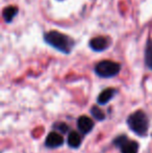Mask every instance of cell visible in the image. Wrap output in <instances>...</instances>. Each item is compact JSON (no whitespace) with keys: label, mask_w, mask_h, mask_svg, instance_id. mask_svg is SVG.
Returning a JSON list of instances; mask_svg holds the SVG:
<instances>
[{"label":"cell","mask_w":152,"mask_h":153,"mask_svg":"<svg viewBox=\"0 0 152 153\" xmlns=\"http://www.w3.org/2000/svg\"><path fill=\"white\" fill-rule=\"evenodd\" d=\"M110 38H106V36H96V38H93L90 41L89 46L95 52H101V51L106 50L110 47Z\"/></svg>","instance_id":"obj_5"},{"label":"cell","mask_w":152,"mask_h":153,"mask_svg":"<svg viewBox=\"0 0 152 153\" xmlns=\"http://www.w3.org/2000/svg\"><path fill=\"white\" fill-rule=\"evenodd\" d=\"M127 125L129 129L139 137H146L149 130V118L142 109L132 113L127 118Z\"/></svg>","instance_id":"obj_2"},{"label":"cell","mask_w":152,"mask_h":153,"mask_svg":"<svg viewBox=\"0 0 152 153\" xmlns=\"http://www.w3.org/2000/svg\"><path fill=\"white\" fill-rule=\"evenodd\" d=\"M145 65L149 70L152 71V39L148 40L145 49Z\"/></svg>","instance_id":"obj_11"},{"label":"cell","mask_w":152,"mask_h":153,"mask_svg":"<svg viewBox=\"0 0 152 153\" xmlns=\"http://www.w3.org/2000/svg\"><path fill=\"white\" fill-rule=\"evenodd\" d=\"M18 12H19V10L16 6H14V5L6 6L3 10V12H2V16H3L4 21H5L6 23H10L14 20L15 17L17 16Z\"/></svg>","instance_id":"obj_9"},{"label":"cell","mask_w":152,"mask_h":153,"mask_svg":"<svg viewBox=\"0 0 152 153\" xmlns=\"http://www.w3.org/2000/svg\"><path fill=\"white\" fill-rule=\"evenodd\" d=\"M77 127L78 130L82 133L83 135L90 133L94 128V121L93 119L89 118L87 116H80L77 120Z\"/></svg>","instance_id":"obj_6"},{"label":"cell","mask_w":152,"mask_h":153,"mask_svg":"<svg viewBox=\"0 0 152 153\" xmlns=\"http://www.w3.org/2000/svg\"><path fill=\"white\" fill-rule=\"evenodd\" d=\"M121 153H138L139 152V143L136 141L128 140L121 148Z\"/></svg>","instance_id":"obj_10"},{"label":"cell","mask_w":152,"mask_h":153,"mask_svg":"<svg viewBox=\"0 0 152 153\" xmlns=\"http://www.w3.org/2000/svg\"><path fill=\"white\" fill-rule=\"evenodd\" d=\"M44 41L49 46L53 47L57 51L64 53V54H69L71 53L72 49L75 46V42L73 39L70 38L67 34H64L56 30H50L44 33Z\"/></svg>","instance_id":"obj_1"},{"label":"cell","mask_w":152,"mask_h":153,"mask_svg":"<svg viewBox=\"0 0 152 153\" xmlns=\"http://www.w3.org/2000/svg\"><path fill=\"white\" fill-rule=\"evenodd\" d=\"M53 129L57 132H59L61 134H66L67 132H70V127L68 124L64 122H57L55 124H53Z\"/></svg>","instance_id":"obj_13"},{"label":"cell","mask_w":152,"mask_h":153,"mask_svg":"<svg viewBox=\"0 0 152 153\" xmlns=\"http://www.w3.org/2000/svg\"><path fill=\"white\" fill-rule=\"evenodd\" d=\"M90 113H91L92 117H93L95 120H97V121H104V120H105V117H106L105 114H104L103 111H101L99 107L96 106V105H94V106L91 107Z\"/></svg>","instance_id":"obj_12"},{"label":"cell","mask_w":152,"mask_h":153,"mask_svg":"<svg viewBox=\"0 0 152 153\" xmlns=\"http://www.w3.org/2000/svg\"><path fill=\"white\" fill-rule=\"evenodd\" d=\"M96 75H98L101 78H112L117 76L121 71V65L119 62L113 61H101L97 62V65L94 68Z\"/></svg>","instance_id":"obj_3"},{"label":"cell","mask_w":152,"mask_h":153,"mask_svg":"<svg viewBox=\"0 0 152 153\" xmlns=\"http://www.w3.org/2000/svg\"><path fill=\"white\" fill-rule=\"evenodd\" d=\"M65 143L64 137L57 131H51L48 133L46 140H45V146L50 149H55V148L62 147Z\"/></svg>","instance_id":"obj_4"},{"label":"cell","mask_w":152,"mask_h":153,"mask_svg":"<svg viewBox=\"0 0 152 153\" xmlns=\"http://www.w3.org/2000/svg\"><path fill=\"white\" fill-rule=\"evenodd\" d=\"M81 142H82V139H81V135L78 132H76V131H70L67 137V143L70 148L77 149V148H79L81 146Z\"/></svg>","instance_id":"obj_8"},{"label":"cell","mask_w":152,"mask_h":153,"mask_svg":"<svg viewBox=\"0 0 152 153\" xmlns=\"http://www.w3.org/2000/svg\"><path fill=\"white\" fill-rule=\"evenodd\" d=\"M117 94V90L114 88H108L103 90L97 97V103L99 105H105L112 100Z\"/></svg>","instance_id":"obj_7"},{"label":"cell","mask_w":152,"mask_h":153,"mask_svg":"<svg viewBox=\"0 0 152 153\" xmlns=\"http://www.w3.org/2000/svg\"><path fill=\"white\" fill-rule=\"evenodd\" d=\"M128 137L126 134H120V135H118V137H116L115 139H114V141H113V144H114V146L115 147H117V148H121L122 146L124 145V144L126 143V142L128 141Z\"/></svg>","instance_id":"obj_14"}]
</instances>
